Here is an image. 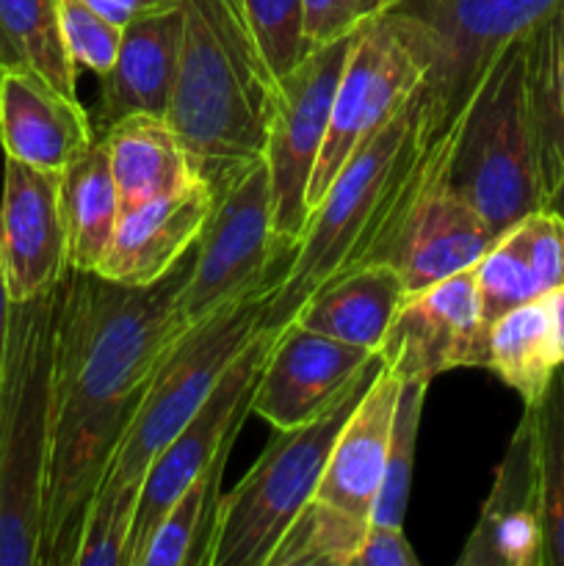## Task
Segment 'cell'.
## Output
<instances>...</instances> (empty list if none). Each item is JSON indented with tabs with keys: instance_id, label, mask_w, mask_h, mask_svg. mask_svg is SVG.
Listing matches in <instances>:
<instances>
[{
	"instance_id": "1",
	"label": "cell",
	"mask_w": 564,
	"mask_h": 566,
	"mask_svg": "<svg viewBox=\"0 0 564 566\" xmlns=\"http://www.w3.org/2000/svg\"><path fill=\"white\" fill-rule=\"evenodd\" d=\"M191 263L194 249L147 287L116 285L94 271H66L55 329L39 566H72L88 506L147 396L155 365L182 332L175 298Z\"/></svg>"
},
{
	"instance_id": "2",
	"label": "cell",
	"mask_w": 564,
	"mask_h": 566,
	"mask_svg": "<svg viewBox=\"0 0 564 566\" xmlns=\"http://www.w3.org/2000/svg\"><path fill=\"white\" fill-rule=\"evenodd\" d=\"M182 33L169 105L197 180L224 193L265 155L280 81L243 0H180Z\"/></svg>"
},
{
	"instance_id": "3",
	"label": "cell",
	"mask_w": 564,
	"mask_h": 566,
	"mask_svg": "<svg viewBox=\"0 0 564 566\" xmlns=\"http://www.w3.org/2000/svg\"><path fill=\"white\" fill-rule=\"evenodd\" d=\"M440 138L424 92L343 164L313 208L263 326L282 329L313 293L374 263L407 210Z\"/></svg>"
},
{
	"instance_id": "4",
	"label": "cell",
	"mask_w": 564,
	"mask_h": 566,
	"mask_svg": "<svg viewBox=\"0 0 564 566\" xmlns=\"http://www.w3.org/2000/svg\"><path fill=\"white\" fill-rule=\"evenodd\" d=\"M59 302L61 285L11 302L0 379V566H39Z\"/></svg>"
},
{
	"instance_id": "5",
	"label": "cell",
	"mask_w": 564,
	"mask_h": 566,
	"mask_svg": "<svg viewBox=\"0 0 564 566\" xmlns=\"http://www.w3.org/2000/svg\"><path fill=\"white\" fill-rule=\"evenodd\" d=\"M448 171L501 238L545 208V155L525 66V42L509 44L476 83L451 127Z\"/></svg>"
},
{
	"instance_id": "6",
	"label": "cell",
	"mask_w": 564,
	"mask_h": 566,
	"mask_svg": "<svg viewBox=\"0 0 564 566\" xmlns=\"http://www.w3.org/2000/svg\"><path fill=\"white\" fill-rule=\"evenodd\" d=\"M379 368L376 354L318 418L276 429L249 473L219 501L205 566H265L293 517L318 492L332 446Z\"/></svg>"
},
{
	"instance_id": "7",
	"label": "cell",
	"mask_w": 564,
	"mask_h": 566,
	"mask_svg": "<svg viewBox=\"0 0 564 566\" xmlns=\"http://www.w3.org/2000/svg\"><path fill=\"white\" fill-rule=\"evenodd\" d=\"M282 274L285 271L243 293L236 302L224 304L199 324L182 329L169 343L160 363L155 365L147 396L133 423L127 426L125 440L103 484H144L155 457L175 440L177 431L202 407L232 359L263 329Z\"/></svg>"
},
{
	"instance_id": "8",
	"label": "cell",
	"mask_w": 564,
	"mask_h": 566,
	"mask_svg": "<svg viewBox=\"0 0 564 566\" xmlns=\"http://www.w3.org/2000/svg\"><path fill=\"white\" fill-rule=\"evenodd\" d=\"M431 66L429 25L407 6L354 33L335 88L330 127L307 188V210L324 199L348 158L418 92Z\"/></svg>"
},
{
	"instance_id": "9",
	"label": "cell",
	"mask_w": 564,
	"mask_h": 566,
	"mask_svg": "<svg viewBox=\"0 0 564 566\" xmlns=\"http://www.w3.org/2000/svg\"><path fill=\"white\" fill-rule=\"evenodd\" d=\"M296 247L271 227V180L265 158L219 193L194 247V263L175 298L180 329L199 324L224 304L288 269Z\"/></svg>"
},
{
	"instance_id": "10",
	"label": "cell",
	"mask_w": 564,
	"mask_h": 566,
	"mask_svg": "<svg viewBox=\"0 0 564 566\" xmlns=\"http://www.w3.org/2000/svg\"><path fill=\"white\" fill-rule=\"evenodd\" d=\"M352 42L354 33L313 48L280 81L263 158L271 180V227L288 247H296L310 219L307 188L324 147L335 88Z\"/></svg>"
},
{
	"instance_id": "11",
	"label": "cell",
	"mask_w": 564,
	"mask_h": 566,
	"mask_svg": "<svg viewBox=\"0 0 564 566\" xmlns=\"http://www.w3.org/2000/svg\"><path fill=\"white\" fill-rule=\"evenodd\" d=\"M558 0H404L429 25L431 66L420 92L437 133L462 114L492 61L523 39Z\"/></svg>"
},
{
	"instance_id": "12",
	"label": "cell",
	"mask_w": 564,
	"mask_h": 566,
	"mask_svg": "<svg viewBox=\"0 0 564 566\" xmlns=\"http://www.w3.org/2000/svg\"><path fill=\"white\" fill-rule=\"evenodd\" d=\"M451 133L435 142L424 177L374 263L401 274L407 296L479 263L498 241L448 171Z\"/></svg>"
},
{
	"instance_id": "13",
	"label": "cell",
	"mask_w": 564,
	"mask_h": 566,
	"mask_svg": "<svg viewBox=\"0 0 564 566\" xmlns=\"http://www.w3.org/2000/svg\"><path fill=\"white\" fill-rule=\"evenodd\" d=\"M280 329H263L247 343L241 354L230 363V368L221 374L210 396L202 407L194 412V418L177 431L175 440L155 457L144 475L142 503H138L136 528L130 542V566H142L144 551L153 539L155 528L169 512L171 503L180 497V492L213 462L219 448L230 434H238L249 415L254 385L263 370L265 357L274 346Z\"/></svg>"
},
{
	"instance_id": "14",
	"label": "cell",
	"mask_w": 564,
	"mask_h": 566,
	"mask_svg": "<svg viewBox=\"0 0 564 566\" xmlns=\"http://www.w3.org/2000/svg\"><path fill=\"white\" fill-rule=\"evenodd\" d=\"M379 359L398 379L435 381L490 363V324L476 285V265L404 298L382 340Z\"/></svg>"
},
{
	"instance_id": "15",
	"label": "cell",
	"mask_w": 564,
	"mask_h": 566,
	"mask_svg": "<svg viewBox=\"0 0 564 566\" xmlns=\"http://www.w3.org/2000/svg\"><path fill=\"white\" fill-rule=\"evenodd\" d=\"M59 188L61 171L6 158L0 193V269L6 293L14 304L53 291L70 271Z\"/></svg>"
},
{
	"instance_id": "16",
	"label": "cell",
	"mask_w": 564,
	"mask_h": 566,
	"mask_svg": "<svg viewBox=\"0 0 564 566\" xmlns=\"http://www.w3.org/2000/svg\"><path fill=\"white\" fill-rule=\"evenodd\" d=\"M374 357L376 352L348 346L291 321L265 357L249 412L260 415L274 431L310 423Z\"/></svg>"
},
{
	"instance_id": "17",
	"label": "cell",
	"mask_w": 564,
	"mask_h": 566,
	"mask_svg": "<svg viewBox=\"0 0 564 566\" xmlns=\"http://www.w3.org/2000/svg\"><path fill=\"white\" fill-rule=\"evenodd\" d=\"M459 566H545L534 407H523Z\"/></svg>"
},
{
	"instance_id": "18",
	"label": "cell",
	"mask_w": 564,
	"mask_h": 566,
	"mask_svg": "<svg viewBox=\"0 0 564 566\" xmlns=\"http://www.w3.org/2000/svg\"><path fill=\"white\" fill-rule=\"evenodd\" d=\"M213 202V191L194 177L166 197L119 210L108 252L94 274L127 287L155 285L191 252Z\"/></svg>"
},
{
	"instance_id": "19",
	"label": "cell",
	"mask_w": 564,
	"mask_h": 566,
	"mask_svg": "<svg viewBox=\"0 0 564 566\" xmlns=\"http://www.w3.org/2000/svg\"><path fill=\"white\" fill-rule=\"evenodd\" d=\"M94 138L92 116L77 97H66L28 72L0 75V144L6 158L61 171Z\"/></svg>"
},
{
	"instance_id": "20",
	"label": "cell",
	"mask_w": 564,
	"mask_h": 566,
	"mask_svg": "<svg viewBox=\"0 0 564 566\" xmlns=\"http://www.w3.org/2000/svg\"><path fill=\"white\" fill-rule=\"evenodd\" d=\"M182 11L133 22L122 31L119 53L108 72L100 75L97 108L92 122L105 130L130 114L169 116L180 61Z\"/></svg>"
},
{
	"instance_id": "21",
	"label": "cell",
	"mask_w": 564,
	"mask_h": 566,
	"mask_svg": "<svg viewBox=\"0 0 564 566\" xmlns=\"http://www.w3.org/2000/svg\"><path fill=\"white\" fill-rule=\"evenodd\" d=\"M398 387H401V379L382 365L354 412L343 423L315 497L346 509L357 517H374L376 497L385 479Z\"/></svg>"
},
{
	"instance_id": "22",
	"label": "cell",
	"mask_w": 564,
	"mask_h": 566,
	"mask_svg": "<svg viewBox=\"0 0 564 566\" xmlns=\"http://www.w3.org/2000/svg\"><path fill=\"white\" fill-rule=\"evenodd\" d=\"M404 298L407 287L401 274L390 263H368L313 293L291 321L318 335L379 354Z\"/></svg>"
},
{
	"instance_id": "23",
	"label": "cell",
	"mask_w": 564,
	"mask_h": 566,
	"mask_svg": "<svg viewBox=\"0 0 564 566\" xmlns=\"http://www.w3.org/2000/svg\"><path fill=\"white\" fill-rule=\"evenodd\" d=\"M119 208L166 197L194 180L186 147L169 116L130 114L103 130Z\"/></svg>"
},
{
	"instance_id": "24",
	"label": "cell",
	"mask_w": 564,
	"mask_h": 566,
	"mask_svg": "<svg viewBox=\"0 0 564 566\" xmlns=\"http://www.w3.org/2000/svg\"><path fill=\"white\" fill-rule=\"evenodd\" d=\"M59 202L70 269L97 271L100 260L108 252L122 210L108 153L100 138H94L61 169Z\"/></svg>"
},
{
	"instance_id": "25",
	"label": "cell",
	"mask_w": 564,
	"mask_h": 566,
	"mask_svg": "<svg viewBox=\"0 0 564 566\" xmlns=\"http://www.w3.org/2000/svg\"><path fill=\"white\" fill-rule=\"evenodd\" d=\"M0 70L28 72L77 97V64L61 33L59 0H0Z\"/></svg>"
},
{
	"instance_id": "26",
	"label": "cell",
	"mask_w": 564,
	"mask_h": 566,
	"mask_svg": "<svg viewBox=\"0 0 564 566\" xmlns=\"http://www.w3.org/2000/svg\"><path fill=\"white\" fill-rule=\"evenodd\" d=\"M558 365L545 298L509 310L490 326L487 370L518 392L523 407H534L545 396Z\"/></svg>"
},
{
	"instance_id": "27",
	"label": "cell",
	"mask_w": 564,
	"mask_h": 566,
	"mask_svg": "<svg viewBox=\"0 0 564 566\" xmlns=\"http://www.w3.org/2000/svg\"><path fill=\"white\" fill-rule=\"evenodd\" d=\"M236 440L238 434L227 437L213 462L171 503L144 551L142 566H205L221 501L219 484Z\"/></svg>"
},
{
	"instance_id": "28",
	"label": "cell",
	"mask_w": 564,
	"mask_h": 566,
	"mask_svg": "<svg viewBox=\"0 0 564 566\" xmlns=\"http://www.w3.org/2000/svg\"><path fill=\"white\" fill-rule=\"evenodd\" d=\"M370 520L313 497L293 517L265 566H354Z\"/></svg>"
},
{
	"instance_id": "29",
	"label": "cell",
	"mask_w": 564,
	"mask_h": 566,
	"mask_svg": "<svg viewBox=\"0 0 564 566\" xmlns=\"http://www.w3.org/2000/svg\"><path fill=\"white\" fill-rule=\"evenodd\" d=\"M545 566H564V365L534 403Z\"/></svg>"
},
{
	"instance_id": "30",
	"label": "cell",
	"mask_w": 564,
	"mask_h": 566,
	"mask_svg": "<svg viewBox=\"0 0 564 566\" xmlns=\"http://www.w3.org/2000/svg\"><path fill=\"white\" fill-rule=\"evenodd\" d=\"M542 155L564 144V0L523 36Z\"/></svg>"
},
{
	"instance_id": "31",
	"label": "cell",
	"mask_w": 564,
	"mask_h": 566,
	"mask_svg": "<svg viewBox=\"0 0 564 566\" xmlns=\"http://www.w3.org/2000/svg\"><path fill=\"white\" fill-rule=\"evenodd\" d=\"M426 390L429 381L424 379H401L396 401V418H393L390 446H387L385 479H382L379 497H376L374 517L370 523L393 525L404 528L409 503V484H412L415 448H418L420 415H424Z\"/></svg>"
},
{
	"instance_id": "32",
	"label": "cell",
	"mask_w": 564,
	"mask_h": 566,
	"mask_svg": "<svg viewBox=\"0 0 564 566\" xmlns=\"http://www.w3.org/2000/svg\"><path fill=\"white\" fill-rule=\"evenodd\" d=\"M144 484H100L83 523L81 545L72 566H130V542L136 528Z\"/></svg>"
},
{
	"instance_id": "33",
	"label": "cell",
	"mask_w": 564,
	"mask_h": 566,
	"mask_svg": "<svg viewBox=\"0 0 564 566\" xmlns=\"http://www.w3.org/2000/svg\"><path fill=\"white\" fill-rule=\"evenodd\" d=\"M243 6L271 72L282 81L313 50L304 31V0H243Z\"/></svg>"
},
{
	"instance_id": "34",
	"label": "cell",
	"mask_w": 564,
	"mask_h": 566,
	"mask_svg": "<svg viewBox=\"0 0 564 566\" xmlns=\"http://www.w3.org/2000/svg\"><path fill=\"white\" fill-rule=\"evenodd\" d=\"M59 20L72 61L97 75L108 72L119 53L122 28L97 14L86 0H59Z\"/></svg>"
},
{
	"instance_id": "35",
	"label": "cell",
	"mask_w": 564,
	"mask_h": 566,
	"mask_svg": "<svg viewBox=\"0 0 564 566\" xmlns=\"http://www.w3.org/2000/svg\"><path fill=\"white\" fill-rule=\"evenodd\" d=\"M542 296L564 287V219L553 208H540L512 227Z\"/></svg>"
},
{
	"instance_id": "36",
	"label": "cell",
	"mask_w": 564,
	"mask_h": 566,
	"mask_svg": "<svg viewBox=\"0 0 564 566\" xmlns=\"http://www.w3.org/2000/svg\"><path fill=\"white\" fill-rule=\"evenodd\" d=\"M401 3L404 0H304V31L310 48L352 36Z\"/></svg>"
},
{
	"instance_id": "37",
	"label": "cell",
	"mask_w": 564,
	"mask_h": 566,
	"mask_svg": "<svg viewBox=\"0 0 564 566\" xmlns=\"http://www.w3.org/2000/svg\"><path fill=\"white\" fill-rule=\"evenodd\" d=\"M354 566H418V556L409 547L404 528L370 523Z\"/></svg>"
},
{
	"instance_id": "38",
	"label": "cell",
	"mask_w": 564,
	"mask_h": 566,
	"mask_svg": "<svg viewBox=\"0 0 564 566\" xmlns=\"http://www.w3.org/2000/svg\"><path fill=\"white\" fill-rule=\"evenodd\" d=\"M97 14H103L105 20L119 25L125 31L133 22L149 20V17L166 14V11L177 9L180 0H86Z\"/></svg>"
},
{
	"instance_id": "39",
	"label": "cell",
	"mask_w": 564,
	"mask_h": 566,
	"mask_svg": "<svg viewBox=\"0 0 564 566\" xmlns=\"http://www.w3.org/2000/svg\"><path fill=\"white\" fill-rule=\"evenodd\" d=\"M545 208H553L564 219V144H558L545 158Z\"/></svg>"
},
{
	"instance_id": "40",
	"label": "cell",
	"mask_w": 564,
	"mask_h": 566,
	"mask_svg": "<svg viewBox=\"0 0 564 566\" xmlns=\"http://www.w3.org/2000/svg\"><path fill=\"white\" fill-rule=\"evenodd\" d=\"M547 315H551V329H553V343H556L558 363L564 365V287H556V291L545 293Z\"/></svg>"
},
{
	"instance_id": "41",
	"label": "cell",
	"mask_w": 564,
	"mask_h": 566,
	"mask_svg": "<svg viewBox=\"0 0 564 566\" xmlns=\"http://www.w3.org/2000/svg\"><path fill=\"white\" fill-rule=\"evenodd\" d=\"M9 313H11V298H9V293H6L3 269H0V379H3L6 340H9Z\"/></svg>"
},
{
	"instance_id": "42",
	"label": "cell",
	"mask_w": 564,
	"mask_h": 566,
	"mask_svg": "<svg viewBox=\"0 0 564 566\" xmlns=\"http://www.w3.org/2000/svg\"><path fill=\"white\" fill-rule=\"evenodd\" d=\"M0 75H3V70H0Z\"/></svg>"
}]
</instances>
